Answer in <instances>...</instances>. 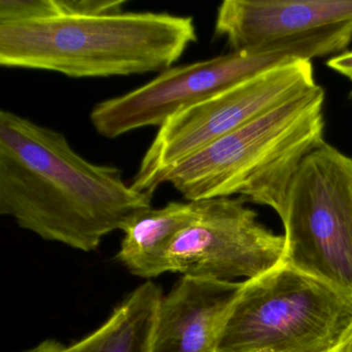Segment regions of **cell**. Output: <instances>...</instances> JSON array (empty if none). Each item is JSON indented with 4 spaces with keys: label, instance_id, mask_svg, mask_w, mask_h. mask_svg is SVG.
<instances>
[{
    "label": "cell",
    "instance_id": "obj_15",
    "mask_svg": "<svg viewBox=\"0 0 352 352\" xmlns=\"http://www.w3.org/2000/svg\"><path fill=\"white\" fill-rule=\"evenodd\" d=\"M344 348H345V352H352V329H350L347 337L345 338Z\"/></svg>",
    "mask_w": 352,
    "mask_h": 352
},
{
    "label": "cell",
    "instance_id": "obj_2",
    "mask_svg": "<svg viewBox=\"0 0 352 352\" xmlns=\"http://www.w3.org/2000/svg\"><path fill=\"white\" fill-rule=\"evenodd\" d=\"M197 41L192 17L152 12L0 23V65L69 78L162 73Z\"/></svg>",
    "mask_w": 352,
    "mask_h": 352
},
{
    "label": "cell",
    "instance_id": "obj_3",
    "mask_svg": "<svg viewBox=\"0 0 352 352\" xmlns=\"http://www.w3.org/2000/svg\"><path fill=\"white\" fill-rule=\"evenodd\" d=\"M325 91L314 88L261 115L164 170L187 201L241 197L283 215L290 183L324 142Z\"/></svg>",
    "mask_w": 352,
    "mask_h": 352
},
{
    "label": "cell",
    "instance_id": "obj_13",
    "mask_svg": "<svg viewBox=\"0 0 352 352\" xmlns=\"http://www.w3.org/2000/svg\"><path fill=\"white\" fill-rule=\"evenodd\" d=\"M63 16L60 0H1L0 23L38 21Z\"/></svg>",
    "mask_w": 352,
    "mask_h": 352
},
{
    "label": "cell",
    "instance_id": "obj_10",
    "mask_svg": "<svg viewBox=\"0 0 352 352\" xmlns=\"http://www.w3.org/2000/svg\"><path fill=\"white\" fill-rule=\"evenodd\" d=\"M242 282L182 277L162 296L150 352H216Z\"/></svg>",
    "mask_w": 352,
    "mask_h": 352
},
{
    "label": "cell",
    "instance_id": "obj_14",
    "mask_svg": "<svg viewBox=\"0 0 352 352\" xmlns=\"http://www.w3.org/2000/svg\"><path fill=\"white\" fill-rule=\"evenodd\" d=\"M327 67L343 76L352 83V50L344 51L339 54L333 55L327 61ZM348 98L352 100V88Z\"/></svg>",
    "mask_w": 352,
    "mask_h": 352
},
{
    "label": "cell",
    "instance_id": "obj_7",
    "mask_svg": "<svg viewBox=\"0 0 352 352\" xmlns=\"http://www.w3.org/2000/svg\"><path fill=\"white\" fill-rule=\"evenodd\" d=\"M316 85L312 61L298 59L178 111L158 129L131 186L153 195L164 170Z\"/></svg>",
    "mask_w": 352,
    "mask_h": 352
},
{
    "label": "cell",
    "instance_id": "obj_11",
    "mask_svg": "<svg viewBox=\"0 0 352 352\" xmlns=\"http://www.w3.org/2000/svg\"><path fill=\"white\" fill-rule=\"evenodd\" d=\"M162 287L148 280L138 286L96 331L79 341L63 344L47 339L21 352H150Z\"/></svg>",
    "mask_w": 352,
    "mask_h": 352
},
{
    "label": "cell",
    "instance_id": "obj_16",
    "mask_svg": "<svg viewBox=\"0 0 352 352\" xmlns=\"http://www.w3.org/2000/svg\"><path fill=\"white\" fill-rule=\"evenodd\" d=\"M346 337H347V336H346ZM344 341H345V339H344L343 341L339 344V345L336 346L335 348H333V349L329 350V351L327 352H345V348H344Z\"/></svg>",
    "mask_w": 352,
    "mask_h": 352
},
{
    "label": "cell",
    "instance_id": "obj_4",
    "mask_svg": "<svg viewBox=\"0 0 352 352\" xmlns=\"http://www.w3.org/2000/svg\"><path fill=\"white\" fill-rule=\"evenodd\" d=\"M352 329V300L280 263L242 281L216 352H327Z\"/></svg>",
    "mask_w": 352,
    "mask_h": 352
},
{
    "label": "cell",
    "instance_id": "obj_5",
    "mask_svg": "<svg viewBox=\"0 0 352 352\" xmlns=\"http://www.w3.org/2000/svg\"><path fill=\"white\" fill-rule=\"evenodd\" d=\"M284 263L352 300V157L322 142L294 175L283 215Z\"/></svg>",
    "mask_w": 352,
    "mask_h": 352
},
{
    "label": "cell",
    "instance_id": "obj_1",
    "mask_svg": "<svg viewBox=\"0 0 352 352\" xmlns=\"http://www.w3.org/2000/svg\"><path fill=\"white\" fill-rule=\"evenodd\" d=\"M120 168L88 162L60 131L0 112V214L49 242L92 252L152 208Z\"/></svg>",
    "mask_w": 352,
    "mask_h": 352
},
{
    "label": "cell",
    "instance_id": "obj_12",
    "mask_svg": "<svg viewBox=\"0 0 352 352\" xmlns=\"http://www.w3.org/2000/svg\"><path fill=\"white\" fill-rule=\"evenodd\" d=\"M199 210L201 201H170L160 209L145 210L122 230L117 258L129 273L144 279L168 273V248Z\"/></svg>",
    "mask_w": 352,
    "mask_h": 352
},
{
    "label": "cell",
    "instance_id": "obj_9",
    "mask_svg": "<svg viewBox=\"0 0 352 352\" xmlns=\"http://www.w3.org/2000/svg\"><path fill=\"white\" fill-rule=\"evenodd\" d=\"M352 22V0H226L216 36L245 50Z\"/></svg>",
    "mask_w": 352,
    "mask_h": 352
},
{
    "label": "cell",
    "instance_id": "obj_6",
    "mask_svg": "<svg viewBox=\"0 0 352 352\" xmlns=\"http://www.w3.org/2000/svg\"><path fill=\"white\" fill-rule=\"evenodd\" d=\"M321 52L318 34H307L170 67L137 89L98 102L90 121L98 135L110 140L144 127H160L186 107L279 65L319 58Z\"/></svg>",
    "mask_w": 352,
    "mask_h": 352
},
{
    "label": "cell",
    "instance_id": "obj_8",
    "mask_svg": "<svg viewBox=\"0 0 352 352\" xmlns=\"http://www.w3.org/2000/svg\"><path fill=\"white\" fill-rule=\"evenodd\" d=\"M284 251V236L263 226L245 199H207L170 244L168 273L220 281L253 279L283 263Z\"/></svg>",
    "mask_w": 352,
    "mask_h": 352
}]
</instances>
